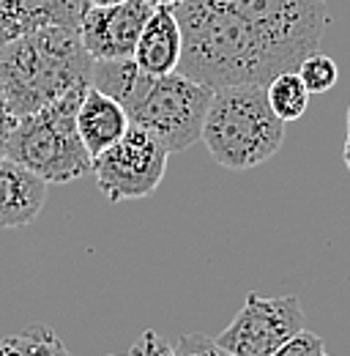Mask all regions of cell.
I'll return each instance as SVG.
<instances>
[{
	"label": "cell",
	"mask_w": 350,
	"mask_h": 356,
	"mask_svg": "<svg viewBox=\"0 0 350 356\" xmlns=\"http://www.w3.org/2000/svg\"><path fill=\"white\" fill-rule=\"evenodd\" d=\"M175 17L183 36L181 74L217 90L265 86L285 72L265 39L230 8L211 0H181Z\"/></svg>",
	"instance_id": "obj_1"
},
{
	"label": "cell",
	"mask_w": 350,
	"mask_h": 356,
	"mask_svg": "<svg viewBox=\"0 0 350 356\" xmlns=\"http://www.w3.org/2000/svg\"><path fill=\"white\" fill-rule=\"evenodd\" d=\"M93 58L77 28H36L0 47V83L17 118L90 86Z\"/></svg>",
	"instance_id": "obj_2"
},
{
	"label": "cell",
	"mask_w": 350,
	"mask_h": 356,
	"mask_svg": "<svg viewBox=\"0 0 350 356\" xmlns=\"http://www.w3.org/2000/svg\"><path fill=\"white\" fill-rule=\"evenodd\" d=\"M200 140L224 170H252L285 140V121L271 110L265 86L217 88Z\"/></svg>",
	"instance_id": "obj_3"
},
{
	"label": "cell",
	"mask_w": 350,
	"mask_h": 356,
	"mask_svg": "<svg viewBox=\"0 0 350 356\" xmlns=\"http://www.w3.org/2000/svg\"><path fill=\"white\" fill-rule=\"evenodd\" d=\"M88 86L69 90L42 110L17 118L3 154L47 184H69L93 170V156L77 132V110Z\"/></svg>",
	"instance_id": "obj_4"
},
{
	"label": "cell",
	"mask_w": 350,
	"mask_h": 356,
	"mask_svg": "<svg viewBox=\"0 0 350 356\" xmlns=\"http://www.w3.org/2000/svg\"><path fill=\"white\" fill-rule=\"evenodd\" d=\"M211 99L214 88L181 72L165 77L148 74L142 88L134 93V99L124 110L129 113L131 124L156 134L165 148L175 154L192 148L200 140Z\"/></svg>",
	"instance_id": "obj_5"
},
{
	"label": "cell",
	"mask_w": 350,
	"mask_h": 356,
	"mask_svg": "<svg viewBox=\"0 0 350 356\" xmlns=\"http://www.w3.org/2000/svg\"><path fill=\"white\" fill-rule=\"evenodd\" d=\"M249 22L274 49L285 72L320 49L328 25V0H211Z\"/></svg>",
	"instance_id": "obj_6"
},
{
	"label": "cell",
	"mask_w": 350,
	"mask_h": 356,
	"mask_svg": "<svg viewBox=\"0 0 350 356\" xmlns=\"http://www.w3.org/2000/svg\"><path fill=\"white\" fill-rule=\"evenodd\" d=\"M170 151L148 129L129 124L126 134L107 151L93 156V176L101 195L112 203L137 200L156 192L167 170Z\"/></svg>",
	"instance_id": "obj_7"
},
{
	"label": "cell",
	"mask_w": 350,
	"mask_h": 356,
	"mask_svg": "<svg viewBox=\"0 0 350 356\" xmlns=\"http://www.w3.org/2000/svg\"><path fill=\"white\" fill-rule=\"evenodd\" d=\"M304 329V310L296 296L247 293L244 307L222 329L217 343L233 356H271Z\"/></svg>",
	"instance_id": "obj_8"
},
{
	"label": "cell",
	"mask_w": 350,
	"mask_h": 356,
	"mask_svg": "<svg viewBox=\"0 0 350 356\" xmlns=\"http://www.w3.org/2000/svg\"><path fill=\"white\" fill-rule=\"evenodd\" d=\"M151 0H126L118 6H88L80 22V39L93 60H124L134 55L145 19L151 17Z\"/></svg>",
	"instance_id": "obj_9"
},
{
	"label": "cell",
	"mask_w": 350,
	"mask_h": 356,
	"mask_svg": "<svg viewBox=\"0 0 350 356\" xmlns=\"http://www.w3.org/2000/svg\"><path fill=\"white\" fill-rule=\"evenodd\" d=\"M88 0H0V47L36 28H77Z\"/></svg>",
	"instance_id": "obj_10"
},
{
	"label": "cell",
	"mask_w": 350,
	"mask_h": 356,
	"mask_svg": "<svg viewBox=\"0 0 350 356\" xmlns=\"http://www.w3.org/2000/svg\"><path fill=\"white\" fill-rule=\"evenodd\" d=\"M47 200V181L0 154V230L36 222Z\"/></svg>",
	"instance_id": "obj_11"
},
{
	"label": "cell",
	"mask_w": 350,
	"mask_h": 356,
	"mask_svg": "<svg viewBox=\"0 0 350 356\" xmlns=\"http://www.w3.org/2000/svg\"><path fill=\"white\" fill-rule=\"evenodd\" d=\"M181 25L175 17V6H153L151 17L142 25L131 60L151 77H165L178 72L181 63Z\"/></svg>",
	"instance_id": "obj_12"
},
{
	"label": "cell",
	"mask_w": 350,
	"mask_h": 356,
	"mask_svg": "<svg viewBox=\"0 0 350 356\" xmlns=\"http://www.w3.org/2000/svg\"><path fill=\"white\" fill-rule=\"evenodd\" d=\"M129 124V113L124 110L121 102L88 86L85 96L80 102V110H77V132L83 137L90 156H99L112 143H118L126 134Z\"/></svg>",
	"instance_id": "obj_13"
},
{
	"label": "cell",
	"mask_w": 350,
	"mask_h": 356,
	"mask_svg": "<svg viewBox=\"0 0 350 356\" xmlns=\"http://www.w3.org/2000/svg\"><path fill=\"white\" fill-rule=\"evenodd\" d=\"M265 96H268L271 110L288 124V121H299L304 115L312 93L304 86V80L299 77V72L290 69L265 83Z\"/></svg>",
	"instance_id": "obj_14"
},
{
	"label": "cell",
	"mask_w": 350,
	"mask_h": 356,
	"mask_svg": "<svg viewBox=\"0 0 350 356\" xmlns=\"http://www.w3.org/2000/svg\"><path fill=\"white\" fill-rule=\"evenodd\" d=\"M0 356H74L52 326L33 323L17 334L0 340Z\"/></svg>",
	"instance_id": "obj_15"
},
{
	"label": "cell",
	"mask_w": 350,
	"mask_h": 356,
	"mask_svg": "<svg viewBox=\"0 0 350 356\" xmlns=\"http://www.w3.org/2000/svg\"><path fill=\"white\" fill-rule=\"evenodd\" d=\"M296 72L304 80L309 93H326V90L334 88L337 80H340V66L334 63V58L323 55L320 49L309 52L304 60L296 66Z\"/></svg>",
	"instance_id": "obj_16"
},
{
	"label": "cell",
	"mask_w": 350,
	"mask_h": 356,
	"mask_svg": "<svg viewBox=\"0 0 350 356\" xmlns=\"http://www.w3.org/2000/svg\"><path fill=\"white\" fill-rule=\"evenodd\" d=\"M175 356H233L227 354L217 340H211L208 334H200V332H189V334H181L178 343L173 346Z\"/></svg>",
	"instance_id": "obj_17"
},
{
	"label": "cell",
	"mask_w": 350,
	"mask_h": 356,
	"mask_svg": "<svg viewBox=\"0 0 350 356\" xmlns=\"http://www.w3.org/2000/svg\"><path fill=\"white\" fill-rule=\"evenodd\" d=\"M323 354H326L323 337H320V334H315V332L301 329L296 337H290L282 348H276L271 356H323Z\"/></svg>",
	"instance_id": "obj_18"
},
{
	"label": "cell",
	"mask_w": 350,
	"mask_h": 356,
	"mask_svg": "<svg viewBox=\"0 0 350 356\" xmlns=\"http://www.w3.org/2000/svg\"><path fill=\"white\" fill-rule=\"evenodd\" d=\"M129 356H175V351H173V346H170L159 332L148 329V332H142V334L137 337V343L131 346Z\"/></svg>",
	"instance_id": "obj_19"
},
{
	"label": "cell",
	"mask_w": 350,
	"mask_h": 356,
	"mask_svg": "<svg viewBox=\"0 0 350 356\" xmlns=\"http://www.w3.org/2000/svg\"><path fill=\"white\" fill-rule=\"evenodd\" d=\"M14 124H17V115L11 113L8 99H6V88H3V83H0V154H3V145H6L8 134L14 129Z\"/></svg>",
	"instance_id": "obj_20"
},
{
	"label": "cell",
	"mask_w": 350,
	"mask_h": 356,
	"mask_svg": "<svg viewBox=\"0 0 350 356\" xmlns=\"http://www.w3.org/2000/svg\"><path fill=\"white\" fill-rule=\"evenodd\" d=\"M118 3H126V0H88V6H96V8H107V6H118Z\"/></svg>",
	"instance_id": "obj_21"
},
{
	"label": "cell",
	"mask_w": 350,
	"mask_h": 356,
	"mask_svg": "<svg viewBox=\"0 0 350 356\" xmlns=\"http://www.w3.org/2000/svg\"><path fill=\"white\" fill-rule=\"evenodd\" d=\"M342 156H345V165H348V173H350V134H348V140H345V151H342Z\"/></svg>",
	"instance_id": "obj_22"
},
{
	"label": "cell",
	"mask_w": 350,
	"mask_h": 356,
	"mask_svg": "<svg viewBox=\"0 0 350 356\" xmlns=\"http://www.w3.org/2000/svg\"><path fill=\"white\" fill-rule=\"evenodd\" d=\"M153 6H178L181 0H151Z\"/></svg>",
	"instance_id": "obj_23"
},
{
	"label": "cell",
	"mask_w": 350,
	"mask_h": 356,
	"mask_svg": "<svg viewBox=\"0 0 350 356\" xmlns=\"http://www.w3.org/2000/svg\"><path fill=\"white\" fill-rule=\"evenodd\" d=\"M348 134H350V107H348Z\"/></svg>",
	"instance_id": "obj_24"
},
{
	"label": "cell",
	"mask_w": 350,
	"mask_h": 356,
	"mask_svg": "<svg viewBox=\"0 0 350 356\" xmlns=\"http://www.w3.org/2000/svg\"><path fill=\"white\" fill-rule=\"evenodd\" d=\"M107 356H118V354H107Z\"/></svg>",
	"instance_id": "obj_25"
},
{
	"label": "cell",
	"mask_w": 350,
	"mask_h": 356,
	"mask_svg": "<svg viewBox=\"0 0 350 356\" xmlns=\"http://www.w3.org/2000/svg\"><path fill=\"white\" fill-rule=\"evenodd\" d=\"M323 356H328V354H323Z\"/></svg>",
	"instance_id": "obj_26"
}]
</instances>
